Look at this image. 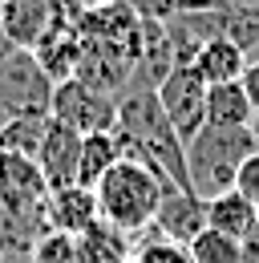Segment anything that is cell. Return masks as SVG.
I'll use <instances>...</instances> for the list:
<instances>
[{"mask_svg":"<svg viewBox=\"0 0 259 263\" xmlns=\"http://www.w3.org/2000/svg\"><path fill=\"white\" fill-rule=\"evenodd\" d=\"M32 263H85V259H81V247H77L73 235H57V231H49V235L36 239V247H32Z\"/></svg>","mask_w":259,"mask_h":263,"instance_id":"cell-21","label":"cell"},{"mask_svg":"<svg viewBox=\"0 0 259 263\" xmlns=\"http://www.w3.org/2000/svg\"><path fill=\"white\" fill-rule=\"evenodd\" d=\"M77 162H81V134L61 126L57 118H49L45 142H41V150H36V166H41L49 191L77 186Z\"/></svg>","mask_w":259,"mask_h":263,"instance_id":"cell-9","label":"cell"},{"mask_svg":"<svg viewBox=\"0 0 259 263\" xmlns=\"http://www.w3.org/2000/svg\"><path fill=\"white\" fill-rule=\"evenodd\" d=\"M130 263H194V259H191V251H187L182 243H170V239H162L158 231L150 227L146 235L134 239Z\"/></svg>","mask_w":259,"mask_h":263,"instance_id":"cell-20","label":"cell"},{"mask_svg":"<svg viewBox=\"0 0 259 263\" xmlns=\"http://www.w3.org/2000/svg\"><path fill=\"white\" fill-rule=\"evenodd\" d=\"M49 130V118H8L0 130V154H21V158H36L41 142Z\"/></svg>","mask_w":259,"mask_h":263,"instance_id":"cell-18","label":"cell"},{"mask_svg":"<svg viewBox=\"0 0 259 263\" xmlns=\"http://www.w3.org/2000/svg\"><path fill=\"white\" fill-rule=\"evenodd\" d=\"M243 89H247V101H251V109L259 114V61H247V69H243Z\"/></svg>","mask_w":259,"mask_h":263,"instance_id":"cell-23","label":"cell"},{"mask_svg":"<svg viewBox=\"0 0 259 263\" xmlns=\"http://www.w3.org/2000/svg\"><path fill=\"white\" fill-rule=\"evenodd\" d=\"M53 81L36 57L25 49H12L0 61V114L4 118H49L53 109Z\"/></svg>","mask_w":259,"mask_h":263,"instance_id":"cell-4","label":"cell"},{"mask_svg":"<svg viewBox=\"0 0 259 263\" xmlns=\"http://www.w3.org/2000/svg\"><path fill=\"white\" fill-rule=\"evenodd\" d=\"M114 134H118L126 158L150 166L170 186L191 191V178H187V142L178 138V130L170 126V118L162 114L154 89H130V93L118 98V126H114Z\"/></svg>","mask_w":259,"mask_h":263,"instance_id":"cell-1","label":"cell"},{"mask_svg":"<svg viewBox=\"0 0 259 263\" xmlns=\"http://www.w3.org/2000/svg\"><path fill=\"white\" fill-rule=\"evenodd\" d=\"M259 150L251 126L231 130V126H202L187 142V178L198 198H215L223 191H235V174Z\"/></svg>","mask_w":259,"mask_h":263,"instance_id":"cell-3","label":"cell"},{"mask_svg":"<svg viewBox=\"0 0 259 263\" xmlns=\"http://www.w3.org/2000/svg\"><path fill=\"white\" fill-rule=\"evenodd\" d=\"M255 206L247 202V198L239 195V191H223V195L207 198V227L211 231H223V235H231V239H247V231H251V223H255Z\"/></svg>","mask_w":259,"mask_h":263,"instance_id":"cell-17","label":"cell"},{"mask_svg":"<svg viewBox=\"0 0 259 263\" xmlns=\"http://www.w3.org/2000/svg\"><path fill=\"white\" fill-rule=\"evenodd\" d=\"M73 4H81V8H94V4H101V0H73Z\"/></svg>","mask_w":259,"mask_h":263,"instance_id":"cell-26","label":"cell"},{"mask_svg":"<svg viewBox=\"0 0 259 263\" xmlns=\"http://www.w3.org/2000/svg\"><path fill=\"white\" fill-rule=\"evenodd\" d=\"M231 4H259V0H231Z\"/></svg>","mask_w":259,"mask_h":263,"instance_id":"cell-28","label":"cell"},{"mask_svg":"<svg viewBox=\"0 0 259 263\" xmlns=\"http://www.w3.org/2000/svg\"><path fill=\"white\" fill-rule=\"evenodd\" d=\"M166 191H174L166 178H158L150 166L122 158L101 182L94 186L97 195V215L109 223V227L126 231V235H146L154 227V215H158Z\"/></svg>","mask_w":259,"mask_h":263,"instance_id":"cell-2","label":"cell"},{"mask_svg":"<svg viewBox=\"0 0 259 263\" xmlns=\"http://www.w3.org/2000/svg\"><path fill=\"white\" fill-rule=\"evenodd\" d=\"M101 219L97 215V195L89 186H61V191H49L45 198V227L57 231V235H81Z\"/></svg>","mask_w":259,"mask_h":263,"instance_id":"cell-11","label":"cell"},{"mask_svg":"<svg viewBox=\"0 0 259 263\" xmlns=\"http://www.w3.org/2000/svg\"><path fill=\"white\" fill-rule=\"evenodd\" d=\"M77 247H81V259L85 263H130V255H134V235L109 227L105 219H97L89 231L77 235Z\"/></svg>","mask_w":259,"mask_h":263,"instance_id":"cell-16","label":"cell"},{"mask_svg":"<svg viewBox=\"0 0 259 263\" xmlns=\"http://www.w3.org/2000/svg\"><path fill=\"white\" fill-rule=\"evenodd\" d=\"M154 231L162 239H170V243L191 247L194 235L207 231V198H198L194 191H182V186L166 191L158 215H154Z\"/></svg>","mask_w":259,"mask_h":263,"instance_id":"cell-10","label":"cell"},{"mask_svg":"<svg viewBox=\"0 0 259 263\" xmlns=\"http://www.w3.org/2000/svg\"><path fill=\"white\" fill-rule=\"evenodd\" d=\"M49 118H57L69 130H77L81 138L85 134H105V130L118 126V98L101 93V89H94V85H85V81L73 77V81H61L53 89Z\"/></svg>","mask_w":259,"mask_h":263,"instance_id":"cell-6","label":"cell"},{"mask_svg":"<svg viewBox=\"0 0 259 263\" xmlns=\"http://www.w3.org/2000/svg\"><path fill=\"white\" fill-rule=\"evenodd\" d=\"M243 255H247V263H259V215L247 231V239H243Z\"/></svg>","mask_w":259,"mask_h":263,"instance_id":"cell-24","label":"cell"},{"mask_svg":"<svg viewBox=\"0 0 259 263\" xmlns=\"http://www.w3.org/2000/svg\"><path fill=\"white\" fill-rule=\"evenodd\" d=\"M154 93H158L162 114L170 118V126L178 130L182 142H191L194 134L207 126V81L194 73V65H174L170 77Z\"/></svg>","mask_w":259,"mask_h":263,"instance_id":"cell-7","label":"cell"},{"mask_svg":"<svg viewBox=\"0 0 259 263\" xmlns=\"http://www.w3.org/2000/svg\"><path fill=\"white\" fill-rule=\"evenodd\" d=\"M81 53H85V36H81L77 25L57 29L53 36H45V41L32 49L36 65L45 69V77H49L53 85H61V81H73V77H77V69H81Z\"/></svg>","mask_w":259,"mask_h":263,"instance_id":"cell-12","label":"cell"},{"mask_svg":"<svg viewBox=\"0 0 259 263\" xmlns=\"http://www.w3.org/2000/svg\"><path fill=\"white\" fill-rule=\"evenodd\" d=\"M45 198H49V182H45L36 158L0 154V206L4 211L21 215V219H41Z\"/></svg>","mask_w":259,"mask_h":263,"instance_id":"cell-8","label":"cell"},{"mask_svg":"<svg viewBox=\"0 0 259 263\" xmlns=\"http://www.w3.org/2000/svg\"><path fill=\"white\" fill-rule=\"evenodd\" d=\"M251 134H255V142H259V114H255V122H251Z\"/></svg>","mask_w":259,"mask_h":263,"instance_id":"cell-27","label":"cell"},{"mask_svg":"<svg viewBox=\"0 0 259 263\" xmlns=\"http://www.w3.org/2000/svg\"><path fill=\"white\" fill-rule=\"evenodd\" d=\"M4 122H8V118H4V114H0V130H4Z\"/></svg>","mask_w":259,"mask_h":263,"instance_id":"cell-29","label":"cell"},{"mask_svg":"<svg viewBox=\"0 0 259 263\" xmlns=\"http://www.w3.org/2000/svg\"><path fill=\"white\" fill-rule=\"evenodd\" d=\"M255 122V109L247 101L243 81H223V85H207V126H231V130H247Z\"/></svg>","mask_w":259,"mask_h":263,"instance_id":"cell-14","label":"cell"},{"mask_svg":"<svg viewBox=\"0 0 259 263\" xmlns=\"http://www.w3.org/2000/svg\"><path fill=\"white\" fill-rule=\"evenodd\" d=\"M12 53V41H8V33H4V16H0V61Z\"/></svg>","mask_w":259,"mask_h":263,"instance_id":"cell-25","label":"cell"},{"mask_svg":"<svg viewBox=\"0 0 259 263\" xmlns=\"http://www.w3.org/2000/svg\"><path fill=\"white\" fill-rule=\"evenodd\" d=\"M122 158H126V150H122V142H118L114 130L85 134V138H81V162H77V186H89V191H94Z\"/></svg>","mask_w":259,"mask_h":263,"instance_id":"cell-15","label":"cell"},{"mask_svg":"<svg viewBox=\"0 0 259 263\" xmlns=\"http://www.w3.org/2000/svg\"><path fill=\"white\" fill-rule=\"evenodd\" d=\"M187 251H191L194 263H247L239 239H231L223 231H211V227L202 231V235H194V243Z\"/></svg>","mask_w":259,"mask_h":263,"instance_id":"cell-19","label":"cell"},{"mask_svg":"<svg viewBox=\"0 0 259 263\" xmlns=\"http://www.w3.org/2000/svg\"><path fill=\"white\" fill-rule=\"evenodd\" d=\"M0 16H4V33L12 41V49L32 53L45 36H53L65 25H77L81 4H73V0H0Z\"/></svg>","mask_w":259,"mask_h":263,"instance_id":"cell-5","label":"cell"},{"mask_svg":"<svg viewBox=\"0 0 259 263\" xmlns=\"http://www.w3.org/2000/svg\"><path fill=\"white\" fill-rule=\"evenodd\" d=\"M235 191H239V195L259 211V150L239 166V174H235Z\"/></svg>","mask_w":259,"mask_h":263,"instance_id":"cell-22","label":"cell"},{"mask_svg":"<svg viewBox=\"0 0 259 263\" xmlns=\"http://www.w3.org/2000/svg\"><path fill=\"white\" fill-rule=\"evenodd\" d=\"M194 73L207 81V85H223V81H239L243 69H247V53L231 41V36H215L198 49V57L191 61Z\"/></svg>","mask_w":259,"mask_h":263,"instance_id":"cell-13","label":"cell"}]
</instances>
